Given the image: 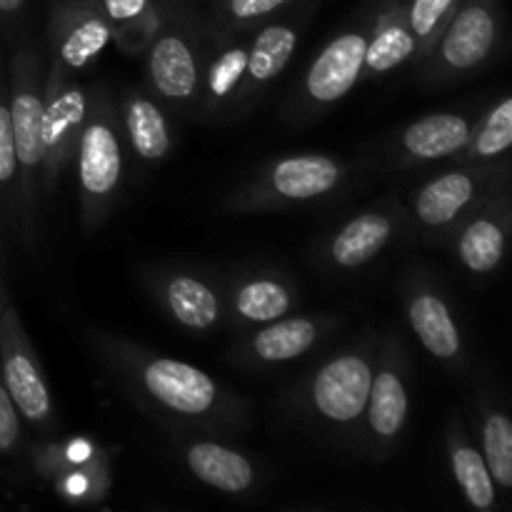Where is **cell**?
<instances>
[{
  "mask_svg": "<svg viewBox=\"0 0 512 512\" xmlns=\"http://www.w3.org/2000/svg\"><path fill=\"white\" fill-rule=\"evenodd\" d=\"M10 125H13L15 160H18V225L25 243H35L38 233L40 173H43V148H40V115H43V78L38 55L33 48H20L10 63L8 88Z\"/></svg>",
  "mask_w": 512,
  "mask_h": 512,
  "instance_id": "cell-1",
  "label": "cell"
},
{
  "mask_svg": "<svg viewBox=\"0 0 512 512\" xmlns=\"http://www.w3.org/2000/svg\"><path fill=\"white\" fill-rule=\"evenodd\" d=\"M80 185V208H83L85 228L93 230L108 218V210L118 195L123 178V143L120 125L110 98L105 93L95 95L88 103L78 148H75Z\"/></svg>",
  "mask_w": 512,
  "mask_h": 512,
  "instance_id": "cell-2",
  "label": "cell"
},
{
  "mask_svg": "<svg viewBox=\"0 0 512 512\" xmlns=\"http://www.w3.org/2000/svg\"><path fill=\"white\" fill-rule=\"evenodd\" d=\"M123 368L135 378L138 388L168 413L188 420H208L223 405L220 385L195 365L173 358L120 353Z\"/></svg>",
  "mask_w": 512,
  "mask_h": 512,
  "instance_id": "cell-3",
  "label": "cell"
},
{
  "mask_svg": "<svg viewBox=\"0 0 512 512\" xmlns=\"http://www.w3.org/2000/svg\"><path fill=\"white\" fill-rule=\"evenodd\" d=\"M85 115H88V93L75 80H70V73L50 63L43 80V115H40V148H43L40 190L45 198H53L60 175L73 163Z\"/></svg>",
  "mask_w": 512,
  "mask_h": 512,
  "instance_id": "cell-4",
  "label": "cell"
},
{
  "mask_svg": "<svg viewBox=\"0 0 512 512\" xmlns=\"http://www.w3.org/2000/svg\"><path fill=\"white\" fill-rule=\"evenodd\" d=\"M0 380L20 418L30 425L50 423L55 413L50 385L13 303H5L0 310Z\"/></svg>",
  "mask_w": 512,
  "mask_h": 512,
  "instance_id": "cell-5",
  "label": "cell"
},
{
  "mask_svg": "<svg viewBox=\"0 0 512 512\" xmlns=\"http://www.w3.org/2000/svg\"><path fill=\"white\" fill-rule=\"evenodd\" d=\"M345 165L323 153L288 155L268 165L258 183L243 193V208H270V205L310 203L333 195L343 185Z\"/></svg>",
  "mask_w": 512,
  "mask_h": 512,
  "instance_id": "cell-6",
  "label": "cell"
},
{
  "mask_svg": "<svg viewBox=\"0 0 512 512\" xmlns=\"http://www.w3.org/2000/svg\"><path fill=\"white\" fill-rule=\"evenodd\" d=\"M500 18L495 0H460L458 10L430 53H435L433 70L438 75H460L480 68L498 43Z\"/></svg>",
  "mask_w": 512,
  "mask_h": 512,
  "instance_id": "cell-7",
  "label": "cell"
},
{
  "mask_svg": "<svg viewBox=\"0 0 512 512\" xmlns=\"http://www.w3.org/2000/svg\"><path fill=\"white\" fill-rule=\"evenodd\" d=\"M373 370V358L363 350H348L330 358L310 380V408L330 425L338 428L355 425L365 415Z\"/></svg>",
  "mask_w": 512,
  "mask_h": 512,
  "instance_id": "cell-8",
  "label": "cell"
},
{
  "mask_svg": "<svg viewBox=\"0 0 512 512\" xmlns=\"http://www.w3.org/2000/svg\"><path fill=\"white\" fill-rule=\"evenodd\" d=\"M50 48L53 63L65 73L93 65L113 40V25L98 0H58L50 10Z\"/></svg>",
  "mask_w": 512,
  "mask_h": 512,
  "instance_id": "cell-9",
  "label": "cell"
},
{
  "mask_svg": "<svg viewBox=\"0 0 512 512\" xmlns=\"http://www.w3.org/2000/svg\"><path fill=\"white\" fill-rule=\"evenodd\" d=\"M365 48H368V35L363 30H348L330 40L305 75V100L315 108H328L345 98L363 78Z\"/></svg>",
  "mask_w": 512,
  "mask_h": 512,
  "instance_id": "cell-10",
  "label": "cell"
},
{
  "mask_svg": "<svg viewBox=\"0 0 512 512\" xmlns=\"http://www.w3.org/2000/svg\"><path fill=\"white\" fill-rule=\"evenodd\" d=\"M488 170L455 168L428 180L413 198V215L430 233L448 230L483 200Z\"/></svg>",
  "mask_w": 512,
  "mask_h": 512,
  "instance_id": "cell-11",
  "label": "cell"
},
{
  "mask_svg": "<svg viewBox=\"0 0 512 512\" xmlns=\"http://www.w3.org/2000/svg\"><path fill=\"white\" fill-rule=\"evenodd\" d=\"M410 413L408 378H405V363L400 355V345H388L380 358V365L373 370L368 405H365V423L370 435L378 443H393L403 433Z\"/></svg>",
  "mask_w": 512,
  "mask_h": 512,
  "instance_id": "cell-12",
  "label": "cell"
},
{
  "mask_svg": "<svg viewBox=\"0 0 512 512\" xmlns=\"http://www.w3.org/2000/svg\"><path fill=\"white\" fill-rule=\"evenodd\" d=\"M148 75L160 98L185 105L200 93L198 50L178 30H165L148 45Z\"/></svg>",
  "mask_w": 512,
  "mask_h": 512,
  "instance_id": "cell-13",
  "label": "cell"
},
{
  "mask_svg": "<svg viewBox=\"0 0 512 512\" xmlns=\"http://www.w3.org/2000/svg\"><path fill=\"white\" fill-rule=\"evenodd\" d=\"M328 330L323 318H280L255 330L243 348L240 358L253 365H283L308 355Z\"/></svg>",
  "mask_w": 512,
  "mask_h": 512,
  "instance_id": "cell-14",
  "label": "cell"
},
{
  "mask_svg": "<svg viewBox=\"0 0 512 512\" xmlns=\"http://www.w3.org/2000/svg\"><path fill=\"white\" fill-rule=\"evenodd\" d=\"M408 323L423 348L443 363H458L463 355V338L453 310L433 288H413L405 298Z\"/></svg>",
  "mask_w": 512,
  "mask_h": 512,
  "instance_id": "cell-15",
  "label": "cell"
},
{
  "mask_svg": "<svg viewBox=\"0 0 512 512\" xmlns=\"http://www.w3.org/2000/svg\"><path fill=\"white\" fill-rule=\"evenodd\" d=\"M508 245V205H490L465 220L455 238V253L465 270L490 275L500 268Z\"/></svg>",
  "mask_w": 512,
  "mask_h": 512,
  "instance_id": "cell-16",
  "label": "cell"
},
{
  "mask_svg": "<svg viewBox=\"0 0 512 512\" xmlns=\"http://www.w3.org/2000/svg\"><path fill=\"white\" fill-rule=\"evenodd\" d=\"M473 125L465 115L433 113L415 120L400 135L403 155L413 163H433L443 158H458L470 143Z\"/></svg>",
  "mask_w": 512,
  "mask_h": 512,
  "instance_id": "cell-17",
  "label": "cell"
},
{
  "mask_svg": "<svg viewBox=\"0 0 512 512\" xmlns=\"http://www.w3.org/2000/svg\"><path fill=\"white\" fill-rule=\"evenodd\" d=\"M160 300L165 310L173 315L175 323L183 328L205 333L213 330L223 318V300L220 293L193 273H173L160 285Z\"/></svg>",
  "mask_w": 512,
  "mask_h": 512,
  "instance_id": "cell-18",
  "label": "cell"
},
{
  "mask_svg": "<svg viewBox=\"0 0 512 512\" xmlns=\"http://www.w3.org/2000/svg\"><path fill=\"white\" fill-rule=\"evenodd\" d=\"M395 235V218L383 210H368L358 218L348 220L328 245V258L335 268L355 270L363 268L383 253L385 245Z\"/></svg>",
  "mask_w": 512,
  "mask_h": 512,
  "instance_id": "cell-19",
  "label": "cell"
},
{
  "mask_svg": "<svg viewBox=\"0 0 512 512\" xmlns=\"http://www.w3.org/2000/svg\"><path fill=\"white\" fill-rule=\"evenodd\" d=\"M185 465L208 488L228 495H243L253 488L255 468L243 453L213 440H200L185 448Z\"/></svg>",
  "mask_w": 512,
  "mask_h": 512,
  "instance_id": "cell-20",
  "label": "cell"
},
{
  "mask_svg": "<svg viewBox=\"0 0 512 512\" xmlns=\"http://www.w3.org/2000/svg\"><path fill=\"white\" fill-rule=\"evenodd\" d=\"M298 28L288 23H273L265 25L253 43L248 45V68H245L243 88H240L238 98H248L253 90L263 88V85L273 83L285 65L293 58L295 48H298Z\"/></svg>",
  "mask_w": 512,
  "mask_h": 512,
  "instance_id": "cell-21",
  "label": "cell"
},
{
  "mask_svg": "<svg viewBox=\"0 0 512 512\" xmlns=\"http://www.w3.org/2000/svg\"><path fill=\"white\" fill-rule=\"evenodd\" d=\"M295 308V290L275 275H250L230 293V310L248 325L285 318Z\"/></svg>",
  "mask_w": 512,
  "mask_h": 512,
  "instance_id": "cell-22",
  "label": "cell"
},
{
  "mask_svg": "<svg viewBox=\"0 0 512 512\" xmlns=\"http://www.w3.org/2000/svg\"><path fill=\"white\" fill-rule=\"evenodd\" d=\"M123 125L133 153L145 163H158L170 153V130L163 110L143 93H128L123 100Z\"/></svg>",
  "mask_w": 512,
  "mask_h": 512,
  "instance_id": "cell-23",
  "label": "cell"
},
{
  "mask_svg": "<svg viewBox=\"0 0 512 512\" xmlns=\"http://www.w3.org/2000/svg\"><path fill=\"white\" fill-rule=\"evenodd\" d=\"M415 55H418V40L405 20V10L393 8L380 15L373 38H368L363 75H385Z\"/></svg>",
  "mask_w": 512,
  "mask_h": 512,
  "instance_id": "cell-24",
  "label": "cell"
},
{
  "mask_svg": "<svg viewBox=\"0 0 512 512\" xmlns=\"http://www.w3.org/2000/svg\"><path fill=\"white\" fill-rule=\"evenodd\" d=\"M448 450L455 483H458L460 493L465 495L470 508L483 512L498 508V488H495L493 478H490L483 453L473 443H468L460 430H455V433L450 430Z\"/></svg>",
  "mask_w": 512,
  "mask_h": 512,
  "instance_id": "cell-25",
  "label": "cell"
},
{
  "mask_svg": "<svg viewBox=\"0 0 512 512\" xmlns=\"http://www.w3.org/2000/svg\"><path fill=\"white\" fill-rule=\"evenodd\" d=\"M245 68H248V48L245 45H230L208 65L203 78V105L208 113L228 108L238 100L245 80Z\"/></svg>",
  "mask_w": 512,
  "mask_h": 512,
  "instance_id": "cell-26",
  "label": "cell"
},
{
  "mask_svg": "<svg viewBox=\"0 0 512 512\" xmlns=\"http://www.w3.org/2000/svg\"><path fill=\"white\" fill-rule=\"evenodd\" d=\"M512 145V98L505 95L493 108L488 110L478 128L470 133L468 148L463 150V158L468 163H490V160L503 158Z\"/></svg>",
  "mask_w": 512,
  "mask_h": 512,
  "instance_id": "cell-27",
  "label": "cell"
},
{
  "mask_svg": "<svg viewBox=\"0 0 512 512\" xmlns=\"http://www.w3.org/2000/svg\"><path fill=\"white\" fill-rule=\"evenodd\" d=\"M483 460L495 488L512 490V420L503 410H488L483 420Z\"/></svg>",
  "mask_w": 512,
  "mask_h": 512,
  "instance_id": "cell-28",
  "label": "cell"
},
{
  "mask_svg": "<svg viewBox=\"0 0 512 512\" xmlns=\"http://www.w3.org/2000/svg\"><path fill=\"white\" fill-rule=\"evenodd\" d=\"M0 215L10 225L18 223V160H15L8 88L3 75H0Z\"/></svg>",
  "mask_w": 512,
  "mask_h": 512,
  "instance_id": "cell-29",
  "label": "cell"
},
{
  "mask_svg": "<svg viewBox=\"0 0 512 512\" xmlns=\"http://www.w3.org/2000/svg\"><path fill=\"white\" fill-rule=\"evenodd\" d=\"M460 0H413L405 10V20H408L410 30H413L415 40H418V55H428L435 40L445 30L448 20L458 10Z\"/></svg>",
  "mask_w": 512,
  "mask_h": 512,
  "instance_id": "cell-30",
  "label": "cell"
},
{
  "mask_svg": "<svg viewBox=\"0 0 512 512\" xmlns=\"http://www.w3.org/2000/svg\"><path fill=\"white\" fill-rule=\"evenodd\" d=\"M100 8H103L105 18L113 25V38L120 45H128L130 35L140 33L143 35L145 45H150L155 28L153 10H150V0H98Z\"/></svg>",
  "mask_w": 512,
  "mask_h": 512,
  "instance_id": "cell-31",
  "label": "cell"
},
{
  "mask_svg": "<svg viewBox=\"0 0 512 512\" xmlns=\"http://www.w3.org/2000/svg\"><path fill=\"white\" fill-rule=\"evenodd\" d=\"M290 0H225V18L233 20V23L248 25L255 20H263L268 15L278 13L280 8H285Z\"/></svg>",
  "mask_w": 512,
  "mask_h": 512,
  "instance_id": "cell-32",
  "label": "cell"
},
{
  "mask_svg": "<svg viewBox=\"0 0 512 512\" xmlns=\"http://www.w3.org/2000/svg\"><path fill=\"white\" fill-rule=\"evenodd\" d=\"M20 440V413L0 380V455L13 453Z\"/></svg>",
  "mask_w": 512,
  "mask_h": 512,
  "instance_id": "cell-33",
  "label": "cell"
},
{
  "mask_svg": "<svg viewBox=\"0 0 512 512\" xmlns=\"http://www.w3.org/2000/svg\"><path fill=\"white\" fill-rule=\"evenodd\" d=\"M25 5V0H0V13L3 15H15L20 13V8Z\"/></svg>",
  "mask_w": 512,
  "mask_h": 512,
  "instance_id": "cell-34",
  "label": "cell"
},
{
  "mask_svg": "<svg viewBox=\"0 0 512 512\" xmlns=\"http://www.w3.org/2000/svg\"><path fill=\"white\" fill-rule=\"evenodd\" d=\"M5 303H10V300H8V295H5V288H3V283H0V310L5 308Z\"/></svg>",
  "mask_w": 512,
  "mask_h": 512,
  "instance_id": "cell-35",
  "label": "cell"
}]
</instances>
